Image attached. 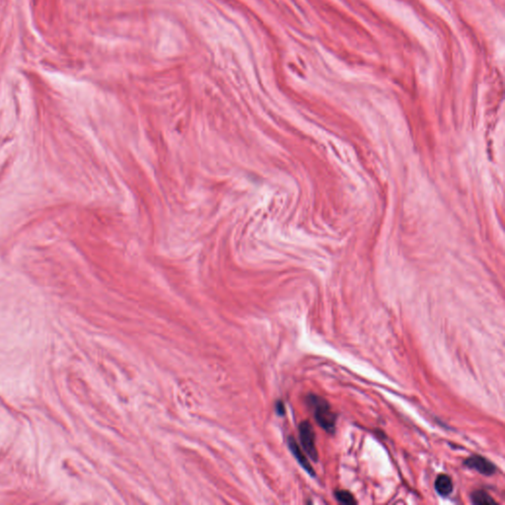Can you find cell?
<instances>
[{
  "label": "cell",
  "mask_w": 505,
  "mask_h": 505,
  "mask_svg": "<svg viewBox=\"0 0 505 505\" xmlns=\"http://www.w3.org/2000/svg\"><path fill=\"white\" fill-rule=\"evenodd\" d=\"M307 403L314 412L315 419L318 424L328 433H333L335 428L336 416L331 411L327 401L317 395H309Z\"/></svg>",
  "instance_id": "6da1fadb"
},
{
  "label": "cell",
  "mask_w": 505,
  "mask_h": 505,
  "mask_svg": "<svg viewBox=\"0 0 505 505\" xmlns=\"http://www.w3.org/2000/svg\"><path fill=\"white\" fill-rule=\"evenodd\" d=\"M299 437L300 442L305 452L313 461H318V450L316 447L315 432L308 421H303L299 424Z\"/></svg>",
  "instance_id": "7a4b0ae2"
},
{
  "label": "cell",
  "mask_w": 505,
  "mask_h": 505,
  "mask_svg": "<svg viewBox=\"0 0 505 505\" xmlns=\"http://www.w3.org/2000/svg\"><path fill=\"white\" fill-rule=\"evenodd\" d=\"M465 465L470 469L475 470L481 475H491L496 472L495 466L490 461L478 455L472 456L469 459H467L465 461Z\"/></svg>",
  "instance_id": "3957f363"
},
{
  "label": "cell",
  "mask_w": 505,
  "mask_h": 505,
  "mask_svg": "<svg viewBox=\"0 0 505 505\" xmlns=\"http://www.w3.org/2000/svg\"><path fill=\"white\" fill-rule=\"evenodd\" d=\"M288 447H289V450L290 452L292 453V455L295 457V459L297 460L299 465L312 476L315 475V472H314V469L312 468V466L310 465L308 459L306 458V456L304 455L303 451L300 449V447L297 444L296 440L294 439V437L290 436L288 437Z\"/></svg>",
  "instance_id": "277c9868"
},
{
  "label": "cell",
  "mask_w": 505,
  "mask_h": 505,
  "mask_svg": "<svg viewBox=\"0 0 505 505\" xmlns=\"http://www.w3.org/2000/svg\"><path fill=\"white\" fill-rule=\"evenodd\" d=\"M435 489L441 496H448L453 490V482L447 475H439L435 480Z\"/></svg>",
  "instance_id": "5b68a950"
},
{
  "label": "cell",
  "mask_w": 505,
  "mask_h": 505,
  "mask_svg": "<svg viewBox=\"0 0 505 505\" xmlns=\"http://www.w3.org/2000/svg\"><path fill=\"white\" fill-rule=\"evenodd\" d=\"M471 499L472 502L477 505H491L496 504L497 502L484 490H475L471 494Z\"/></svg>",
  "instance_id": "8992f818"
},
{
  "label": "cell",
  "mask_w": 505,
  "mask_h": 505,
  "mask_svg": "<svg viewBox=\"0 0 505 505\" xmlns=\"http://www.w3.org/2000/svg\"><path fill=\"white\" fill-rule=\"evenodd\" d=\"M334 496L336 500L343 504L355 505L357 503L355 496L348 490H336L334 492Z\"/></svg>",
  "instance_id": "52a82bcc"
},
{
  "label": "cell",
  "mask_w": 505,
  "mask_h": 505,
  "mask_svg": "<svg viewBox=\"0 0 505 505\" xmlns=\"http://www.w3.org/2000/svg\"><path fill=\"white\" fill-rule=\"evenodd\" d=\"M276 411L278 413V415H283L284 414V406L281 402H278L277 405H276Z\"/></svg>",
  "instance_id": "ba28073f"
}]
</instances>
